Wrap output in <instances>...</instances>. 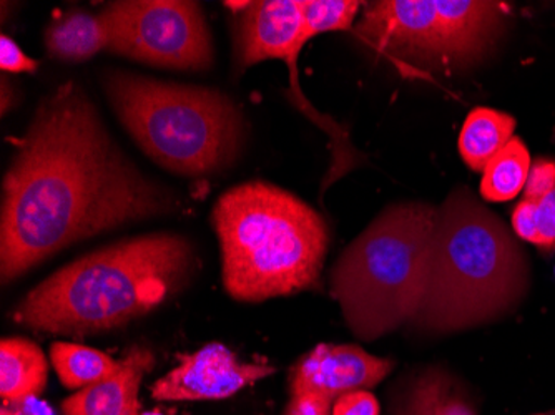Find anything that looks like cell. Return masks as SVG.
Wrapping results in <instances>:
<instances>
[{
  "label": "cell",
  "instance_id": "cell-4",
  "mask_svg": "<svg viewBox=\"0 0 555 415\" xmlns=\"http://www.w3.org/2000/svg\"><path fill=\"white\" fill-rule=\"evenodd\" d=\"M224 291L242 302L292 296L317 286L330 233L323 217L293 193L248 181L214 208Z\"/></svg>",
  "mask_w": 555,
  "mask_h": 415
},
{
  "label": "cell",
  "instance_id": "cell-9",
  "mask_svg": "<svg viewBox=\"0 0 555 415\" xmlns=\"http://www.w3.org/2000/svg\"><path fill=\"white\" fill-rule=\"evenodd\" d=\"M276 373L267 362H243L227 346L211 342L182 355L179 366L152 386L160 402L223 401Z\"/></svg>",
  "mask_w": 555,
  "mask_h": 415
},
{
  "label": "cell",
  "instance_id": "cell-1",
  "mask_svg": "<svg viewBox=\"0 0 555 415\" xmlns=\"http://www.w3.org/2000/svg\"><path fill=\"white\" fill-rule=\"evenodd\" d=\"M179 205L125 157L86 90L64 83L40 102L4 177L2 283L74 243Z\"/></svg>",
  "mask_w": 555,
  "mask_h": 415
},
{
  "label": "cell",
  "instance_id": "cell-10",
  "mask_svg": "<svg viewBox=\"0 0 555 415\" xmlns=\"http://www.w3.org/2000/svg\"><path fill=\"white\" fill-rule=\"evenodd\" d=\"M395 362L360 346L318 345L289 371V392H314L335 402L352 391H370L391 374Z\"/></svg>",
  "mask_w": 555,
  "mask_h": 415
},
{
  "label": "cell",
  "instance_id": "cell-19",
  "mask_svg": "<svg viewBox=\"0 0 555 415\" xmlns=\"http://www.w3.org/2000/svg\"><path fill=\"white\" fill-rule=\"evenodd\" d=\"M308 36L349 30L363 2L357 0H299Z\"/></svg>",
  "mask_w": 555,
  "mask_h": 415
},
{
  "label": "cell",
  "instance_id": "cell-22",
  "mask_svg": "<svg viewBox=\"0 0 555 415\" xmlns=\"http://www.w3.org/2000/svg\"><path fill=\"white\" fill-rule=\"evenodd\" d=\"M0 68L11 74H34L39 68V62L22 52L21 47L11 37H0Z\"/></svg>",
  "mask_w": 555,
  "mask_h": 415
},
{
  "label": "cell",
  "instance_id": "cell-13",
  "mask_svg": "<svg viewBox=\"0 0 555 415\" xmlns=\"http://www.w3.org/2000/svg\"><path fill=\"white\" fill-rule=\"evenodd\" d=\"M49 364L42 349L25 337H4L0 342V395L4 404H21L42 394Z\"/></svg>",
  "mask_w": 555,
  "mask_h": 415
},
{
  "label": "cell",
  "instance_id": "cell-24",
  "mask_svg": "<svg viewBox=\"0 0 555 415\" xmlns=\"http://www.w3.org/2000/svg\"><path fill=\"white\" fill-rule=\"evenodd\" d=\"M538 248L555 249V189L538 203Z\"/></svg>",
  "mask_w": 555,
  "mask_h": 415
},
{
  "label": "cell",
  "instance_id": "cell-3",
  "mask_svg": "<svg viewBox=\"0 0 555 415\" xmlns=\"http://www.w3.org/2000/svg\"><path fill=\"white\" fill-rule=\"evenodd\" d=\"M529 280L513 233L463 186L438 206L426 288L410 324L452 334L494 323L519 308Z\"/></svg>",
  "mask_w": 555,
  "mask_h": 415
},
{
  "label": "cell",
  "instance_id": "cell-27",
  "mask_svg": "<svg viewBox=\"0 0 555 415\" xmlns=\"http://www.w3.org/2000/svg\"><path fill=\"white\" fill-rule=\"evenodd\" d=\"M140 415H164V414H162V412L154 411V412H145V414H140Z\"/></svg>",
  "mask_w": 555,
  "mask_h": 415
},
{
  "label": "cell",
  "instance_id": "cell-28",
  "mask_svg": "<svg viewBox=\"0 0 555 415\" xmlns=\"http://www.w3.org/2000/svg\"><path fill=\"white\" fill-rule=\"evenodd\" d=\"M552 414H554V415H555V411H552Z\"/></svg>",
  "mask_w": 555,
  "mask_h": 415
},
{
  "label": "cell",
  "instance_id": "cell-11",
  "mask_svg": "<svg viewBox=\"0 0 555 415\" xmlns=\"http://www.w3.org/2000/svg\"><path fill=\"white\" fill-rule=\"evenodd\" d=\"M235 59L240 68L299 57L310 42L299 0H258L235 14Z\"/></svg>",
  "mask_w": 555,
  "mask_h": 415
},
{
  "label": "cell",
  "instance_id": "cell-25",
  "mask_svg": "<svg viewBox=\"0 0 555 415\" xmlns=\"http://www.w3.org/2000/svg\"><path fill=\"white\" fill-rule=\"evenodd\" d=\"M285 415H333V401L314 392L292 394Z\"/></svg>",
  "mask_w": 555,
  "mask_h": 415
},
{
  "label": "cell",
  "instance_id": "cell-17",
  "mask_svg": "<svg viewBox=\"0 0 555 415\" xmlns=\"http://www.w3.org/2000/svg\"><path fill=\"white\" fill-rule=\"evenodd\" d=\"M532 161L522 140L513 137L482 171L481 195L486 202L502 203L519 196Z\"/></svg>",
  "mask_w": 555,
  "mask_h": 415
},
{
  "label": "cell",
  "instance_id": "cell-26",
  "mask_svg": "<svg viewBox=\"0 0 555 415\" xmlns=\"http://www.w3.org/2000/svg\"><path fill=\"white\" fill-rule=\"evenodd\" d=\"M441 415H477L476 407L464 398L463 392L452 387L444 404H442Z\"/></svg>",
  "mask_w": 555,
  "mask_h": 415
},
{
  "label": "cell",
  "instance_id": "cell-16",
  "mask_svg": "<svg viewBox=\"0 0 555 415\" xmlns=\"http://www.w3.org/2000/svg\"><path fill=\"white\" fill-rule=\"evenodd\" d=\"M50 361L59 379L70 391H80L117 371L118 361L99 349L59 341L50 348Z\"/></svg>",
  "mask_w": 555,
  "mask_h": 415
},
{
  "label": "cell",
  "instance_id": "cell-5",
  "mask_svg": "<svg viewBox=\"0 0 555 415\" xmlns=\"http://www.w3.org/2000/svg\"><path fill=\"white\" fill-rule=\"evenodd\" d=\"M104 89L133 142L168 171L189 178L220 173L243 150L245 118L218 90L124 70L108 72Z\"/></svg>",
  "mask_w": 555,
  "mask_h": 415
},
{
  "label": "cell",
  "instance_id": "cell-23",
  "mask_svg": "<svg viewBox=\"0 0 555 415\" xmlns=\"http://www.w3.org/2000/svg\"><path fill=\"white\" fill-rule=\"evenodd\" d=\"M513 228L520 239L539 246L538 203L522 199L514 210Z\"/></svg>",
  "mask_w": 555,
  "mask_h": 415
},
{
  "label": "cell",
  "instance_id": "cell-14",
  "mask_svg": "<svg viewBox=\"0 0 555 415\" xmlns=\"http://www.w3.org/2000/svg\"><path fill=\"white\" fill-rule=\"evenodd\" d=\"M107 21L104 14H87L72 11L55 18L46 30V47L50 57L55 61L77 62L90 61L102 50H108Z\"/></svg>",
  "mask_w": 555,
  "mask_h": 415
},
{
  "label": "cell",
  "instance_id": "cell-18",
  "mask_svg": "<svg viewBox=\"0 0 555 415\" xmlns=\"http://www.w3.org/2000/svg\"><path fill=\"white\" fill-rule=\"evenodd\" d=\"M452 387L451 376L444 371H424L396 405L395 415H441L442 404Z\"/></svg>",
  "mask_w": 555,
  "mask_h": 415
},
{
  "label": "cell",
  "instance_id": "cell-15",
  "mask_svg": "<svg viewBox=\"0 0 555 415\" xmlns=\"http://www.w3.org/2000/svg\"><path fill=\"white\" fill-rule=\"evenodd\" d=\"M516 118L492 108L467 115L460 135V153L473 171H485L489 161L513 139Z\"/></svg>",
  "mask_w": 555,
  "mask_h": 415
},
{
  "label": "cell",
  "instance_id": "cell-6",
  "mask_svg": "<svg viewBox=\"0 0 555 415\" xmlns=\"http://www.w3.org/2000/svg\"><path fill=\"white\" fill-rule=\"evenodd\" d=\"M438 206L398 203L383 211L339 256L333 298L361 341L410 324L426 288Z\"/></svg>",
  "mask_w": 555,
  "mask_h": 415
},
{
  "label": "cell",
  "instance_id": "cell-7",
  "mask_svg": "<svg viewBox=\"0 0 555 415\" xmlns=\"http://www.w3.org/2000/svg\"><path fill=\"white\" fill-rule=\"evenodd\" d=\"M506 4L474 0H382L366 4L357 33L373 49L414 64H474L506 22Z\"/></svg>",
  "mask_w": 555,
  "mask_h": 415
},
{
  "label": "cell",
  "instance_id": "cell-12",
  "mask_svg": "<svg viewBox=\"0 0 555 415\" xmlns=\"http://www.w3.org/2000/svg\"><path fill=\"white\" fill-rule=\"evenodd\" d=\"M154 366V352L132 348L118 361L114 374L65 399L62 412L64 415H140V387Z\"/></svg>",
  "mask_w": 555,
  "mask_h": 415
},
{
  "label": "cell",
  "instance_id": "cell-20",
  "mask_svg": "<svg viewBox=\"0 0 555 415\" xmlns=\"http://www.w3.org/2000/svg\"><path fill=\"white\" fill-rule=\"evenodd\" d=\"M555 189V161L538 160L532 165L524 186V199L541 202Z\"/></svg>",
  "mask_w": 555,
  "mask_h": 415
},
{
  "label": "cell",
  "instance_id": "cell-2",
  "mask_svg": "<svg viewBox=\"0 0 555 415\" xmlns=\"http://www.w3.org/2000/svg\"><path fill=\"white\" fill-rule=\"evenodd\" d=\"M193 264L192 245L175 233L121 239L50 274L15 306L12 320L67 336L117 329L179 291Z\"/></svg>",
  "mask_w": 555,
  "mask_h": 415
},
{
  "label": "cell",
  "instance_id": "cell-8",
  "mask_svg": "<svg viewBox=\"0 0 555 415\" xmlns=\"http://www.w3.org/2000/svg\"><path fill=\"white\" fill-rule=\"evenodd\" d=\"M108 52L175 70H208L214 43L204 11L189 0H120L102 11Z\"/></svg>",
  "mask_w": 555,
  "mask_h": 415
},
{
  "label": "cell",
  "instance_id": "cell-21",
  "mask_svg": "<svg viewBox=\"0 0 555 415\" xmlns=\"http://www.w3.org/2000/svg\"><path fill=\"white\" fill-rule=\"evenodd\" d=\"M379 402L370 391H352L333 402V415H379Z\"/></svg>",
  "mask_w": 555,
  "mask_h": 415
}]
</instances>
